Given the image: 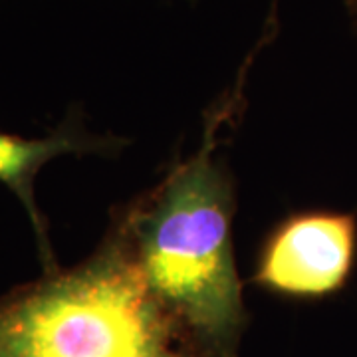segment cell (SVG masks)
Segmentation results:
<instances>
[{
    "label": "cell",
    "instance_id": "4",
    "mask_svg": "<svg viewBox=\"0 0 357 357\" xmlns=\"http://www.w3.org/2000/svg\"><path fill=\"white\" fill-rule=\"evenodd\" d=\"M114 147H117L115 139L91 135L77 123L76 117H68L54 133L40 139H26L0 131V183L18 197L28 213L44 272L58 270V264L48 236V225L40 215L34 199V181L38 171L58 155L107 153Z\"/></svg>",
    "mask_w": 357,
    "mask_h": 357
},
{
    "label": "cell",
    "instance_id": "2",
    "mask_svg": "<svg viewBox=\"0 0 357 357\" xmlns=\"http://www.w3.org/2000/svg\"><path fill=\"white\" fill-rule=\"evenodd\" d=\"M0 357H201L149 292L121 229L68 270L0 296Z\"/></svg>",
    "mask_w": 357,
    "mask_h": 357
},
{
    "label": "cell",
    "instance_id": "3",
    "mask_svg": "<svg viewBox=\"0 0 357 357\" xmlns=\"http://www.w3.org/2000/svg\"><path fill=\"white\" fill-rule=\"evenodd\" d=\"M356 260L354 213H294L266 236L252 282L262 290L286 298L321 300L344 290Z\"/></svg>",
    "mask_w": 357,
    "mask_h": 357
},
{
    "label": "cell",
    "instance_id": "1",
    "mask_svg": "<svg viewBox=\"0 0 357 357\" xmlns=\"http://www.w3.org/2000/svg\"><path fill=\"white\" fill-rule=\"evenodd\" d=\"M241 91L206 115L197 153L114 215L141 278L201 357H236L246 328L234 262V187L218 157V129Z\"/></svg>",
    "mask_w": 357,
    "mask_h": 357
}]
</instances>
